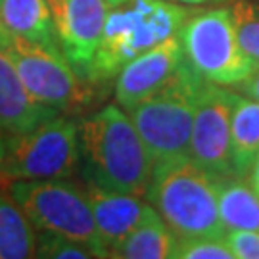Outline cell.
Instances as JSON below:
<instances>
[{
	"label": "cell",
	"mask_w": 259,
	"mask_h": 259,
	"mask_svg": "<svg viewBox=\"0 0 259 259\" xmlns=\"http://www.w3.org/2000/svg\"><path fill=\"white\" fill-rule=\"evenodd\" d=\"M181 4H190V6H202V4H223L229 0H179Z\"/></svg>",
	"instance_id": "25"
},
{
	"label": "cell",
	"mask_w": 259,
	"mask_h": 259,
	"mask_svg": "<svg viewBox=\"0 0 259 259\" xmlns=\"http://www.w3.org/2000/svg\"><path fill=\"white\" fill-rule=\"evenodd\" d=\"M8 194L37 231L62 234L89 246L96 257H108L84 185L71 177L33 181L16 179L8 183Z\"/></svg>",
	"instance_id": "5"
},
{
	"label": "cell",
	"mask_w": 259,
	"mask_h": 259,
	"mask_svg": "<svg viewBox=\"0 0 259 259\" xmlns=\"http://www.w3.org/2000/svg\"><path fill=\"white\" fill-rule=\"evenodd\" d=\"M0 50L10 58L29 94L62 113H79L94 102V87L75 73L60 48H48L0 23Z\"/></svg>",
	"instance_id": "6"
},
{
	"label": "cell",
	"mask_w": 259,
	"mask_h": 259,
	"mask_svg": "<svg viewBox=\"0 0 259 259\" xmlns=\"http://www.w3.org/2000/svg\"><path fill=\"white\" fill-rule=\"evenodd\" d=\"M248 183H250L251 188L255 190V194L259 196V156H257V159L253 161L251 169L248 171Z\"/></svg>",
	"instance_id": "24"
},
{
	"label": "cell",
	"mask_w": 259,
	"mask_h": 259,
	"mask_svg": "<svg viewBox=\"0 0 259 259\" xmlns=\"http://www.w3.org/2000/svg\"><path fill=\"white\" fill-rule=\"evenodd\" d=\"M259 156V102L236 94L231 117V165L246 177Z\"/></svg>",
	"instance_id": "17"
},
{
	"label": "cell",
	"mask_w": 259,
	"mask_h": 259,
	"mask_svg": "<svg viewBox=\"0 0 259 259\" xmlns=\"http://www.w3.org/2000/svg\"><path fill=\"white\" fill-rule=\"evenodd\" d=\"M173 257L179 259H234L225 240L217 238H183L177 236Z\"/></svg>",
	"instance_id": "21"
},
{
	"label": "cell",
	"mask_w": 259,
	"mask_h": 259,
	"mask_svg": "<svg viewBox=\"0 0 259 259\" xmlns=\"http://www.w3.org/2000/svg\"><path fill=\"white\" fill-rule=\"evenodd\" d=\"M79 169V125L75 117L54 115L29 133L6 135L0 175L16 179H65Z\"/></svg>",
	"instance_id": "8"
},
{
	"label": "cell",
	"mask_w": 259,
	"mask_h": 259,
	"mask_svg": "<svg viewBox=\"0 0 259 259\" xmlns=\"http://www.w3.org/2000/svg\"><path fill=\"white\" fill-rule=\"evenodd\" d=\"M79 125V169L87 186L146 196L154 159L119 104L87 113Z\"/></svg>",
	"instance_id": "1"
},
{
	"label": "cell",
	"mask_w": 259,
	"mask_h": 259,
	"mask_svg": "<svg viewBox=\"0 0 259 259\" xmlns=\"http://www.w3.org/2000/svg\"><path fill=\"white\" fill-rule=\"evenodd\" d=\"M146 198L177 236L225 240L215 179L190 157L154 165Z\"/></svg>",
	"instance_id": "3"
},
{
	"label": "cell",
	"mask_w": 259,
	"mask_h": 259,
	"mask_svg": "<svg viewBox=\"0 0 259 259\" xmlns=\"http://www.w3.org/2000/svg\"><path fill=\"white\" fill-rule=\"evenodd\" d=\"M84 190L93 209L98 234L108 250V257L131 232L156 213V207L142 202L140 196L106 192L96 186L87 185Z\"/></svg>",
	"instance_id": "12"
},
{
	"label": "cell",
	"mask_w": 259,
	"mask_h": 259,
	"mask_svg": "<svg viewBox=\"0 0 259 259\" xmlns=\"http://www.w3.org/2000/svg\"><path fill=\"white\" fill-rule=\"evenodd\" d=\"M108 12V0H62L52 12L62 54L75 73L89 83H93V64L102 40Z\"/></svg>",
	"instance_id": "10"
},
{
	"label": "cell",
	"mask_w": 259,
	"mask_h": 259,
	"mask_svg": "<svg viewBox=\"0 0 259 259\" xmlns=\"http://www.w3.org/2000/svg\"><path fill=\"white\" fill-rule=\"evenodd\" d=\"M0 23L31 42L60 48L47 0H0Z\"/></svg>",
	"instance_id": "14"
},
{
	"label": "cell",
	"mask_w": 259,
	"mask_h": 259,
	"mask_svg": "<svg viewBox=\"0 0 259 259\" xmlns=\"http://www.w3.org/2000/svg\"><path fill=\"white\" fill-rule=\"evenodd\" d=\"M37 257L47 259H93L96 257L89 246L81 242L65 238L62 234L38 231L37 234Z\"/></svg>",
	"instance_id": "20"
},
{
	"label": "cell",
	"mask_w": 259,
	"mask_h": 259,
	"mask_svg": "<svg viewBox=\"0 0 259 259\" xmlns=\"http://www.w3.org/2000/svg\"><path fill=\"white\" fill-rule=\"evenodd\" d=\"M202 83L204 79L183 58L173 77L159 91L129 110L154 165L190 157L196 96Z\"/></svg>",
	"instance_id": "4"
},
{
	"label": "cell",
	"mask_w": 259,
	"mask_h": 259,
	"mask_svg": "<svg viewBox=\"0 0 259 259\" xmlns=\"http://www.w3.org/2000/svg\"><path fill=\"white\" fill-rule=\"evenodd\" d=\"M4 152H6V133L0 127V165H2V159H4Z\"/></svg>",
	"instance_id": "26"
},
{
	"label": "cell",
	"mask_w": 259,
	"mask_h": 259,
	"mask_svg": "<svg viewBox=\"0 0 259 259\" xmlns=\"http://www.w3.org/2000/svg\"><path fill=\"white\" fill-rule=\"evenodd\" d=\"M60 2H62V0H47V4L50 6V12H54V10L60 6Z\"/></svg>",
	"instance_id": "27"
},
{
	"label": "cell",
	"mask_w": 259,
	"mask_h": 259,
	"mask_svg": "<svg viewBox=\"0 0 259 259\" xmlns=\"http://www.w3.org/2000/svg\"><path fill=\"white\" fill-rule=\"evenodd\" d=\"M236 93L205 81L196 96L190 133V159L213 179L232 173L231 117Z\"/></svg>",
	"instance_id": "9"
},
{
	"label": "cell",
	"mask_w": 259,
	"mask_h": 259,
	"mask_svg": "<svg viewBox=\"0 0 259 259\" xmlns=\"http://www.w3.org/2000/svg\"><path fill=\"white\" fill-rule=\"evenodd\" d=\"M192 12L171 0H123L108 12L91 81L106 83L137 56L179 35Z\"/></svg>",
	"instance_id": "2"
},
{
	"label": "cell",
	"mask_w": 259,
	"mask_h": 259,
	"mask_svg": "<svg viewBox=\"0 0 259 259\" xmlns=\"http://www.w3.org/2000/svg\"><path fill=\"white\" fill-rule=\"evenodd\" d=\"M217 207L227 232L259 231V196L240 175H223L215 179Z\"/></svg>",
	"instance_id": "15"
},
{
	"label": "cell",
	"mask_w": 259,
	"mask_h": 259,
	"mask_svg": "<svg viewBox=\"0 0 259 259\" xmlns=\"http://www.w3.org/2000/svg\"><path fill=\"white\" fill-rule=\"evenodd\" d=\"M231 16L242 52L259 69V6L251 0H234Z\"/></svg>",
	"instance_id": "19"
},
{
	"label": "cell",
	"mask_w": 259,
	"mask_h": 259,
	"mask_svg": "<svg viewBox=\"0 0 259 259\" xmlns=\"http://www.w3.org/2000/svg\"><path fill=\"white\" fill-rule=\"evenodd\" d=\"M10 179L0 175V259L37 257V232L27 215L8 196Z\"/></svg>",
	"instance_id": "16"
},
{
	"label": "cell",
	"mask_w": 259,
	"mask_h": 259,
	"mask_svg": "<svg viewBox=\"0 0 259 259\" xmlns=\"http://www.w3.org/2000/svg\"><path fill=\"white\" fill-rule=\"evenodd\" d=\"M225 242L234 259H259V231H229Z\"/></svg>",
	"instance_id": "22"
},
{
	"label": "cell",
	"mask_w": 259,
	"mask_h": 259,
	"mask_svg": "<svg viewBox=\"0 0 259 259\" xmlns=\"http://www.w3.org/2000/svg\"><path fill=\"white\" fill-rule=\"evenodd\" d=\"M236 87H240L242 94H246L248 98L259 102V69H255L246 81H242V83L236 84Z\"/></svg>",
	"instance_id": "23"
},
{
	"label": "cell",
	"mask_w": 259,
	"mask_h": 259,
	"mask_svg": "<svg viewBox=\"0 0 259 259\" xmlns=\"http://www.w3.org/2000/svg\"><path fill=\"white\" fill-rule=\"evenodd\" d=\"M177 234L167 223L154 213L148 221L137 227L125 240L110 253L119 259H169L173 257Z\"/></svg>",
	"instance_id": "18"
},
{
	"label": "cell",
	"mask_w": 259,
	"mask_h": 259,
	"mask_svg": "<svg viewBox=\"0 0 259 259\" xmlns=\"http://www.w3.org/2000/svg\"><path fill=\"white\" fill-rule=\"evenodd\" d=\"M54 115H58V110L40 104L29 94L10 58L0 50V127L4 133H29Z\"/></svg>",
	"instance_id": "13"
},
{
	"label": "cell",
	"mask_w": 259,
	"mask_h": 259,
	"mask_svg": "<svg viewBox=\"0 0 259 259\" xmlns=\"http://www.w3.org/2000/svg\"><path fill=\"white\" fill-rule=\"evenodd\" d=\"M179 38L186 62L209 83L223 87L240 84L257 69L242 52L231 8L190 14L179 31Z\"/></svg>",
	"instance_id": "7"
},
{
	"label": "cell",
	"mask_w": 259,
	"mask_h": 259,
	"mask_svg": "<svg viewBox=\"0 0 259 259\" xmlns=\"http://www.w3.org/2000/svg\"><path fill=\"white\" fill-rule=\"evenodd\" d=\"M119 2H123V0H108L110 6H115V4H119Z\"/></svg>",
	"instance_id": "28"
},
{
	"label": "cell",
	"mask_w": 259,
	"mask_h": 259,
	"mask_svg": "<svg viewBox=\"0 0 259 259\" xmlns=\"http://www.w3.org/2000/svg\"><path fill=\"white\" fill-rule=\"evenodd\" d=\"M183 58L185 54L181 38L173 35L154 48H150L148 52L131 60L115 75L117 104L123 110L129 111L144 98H148L150 94L159 91L173 77Z\"/></svg>",
	"instance_id": "11"
}]
</instances>
